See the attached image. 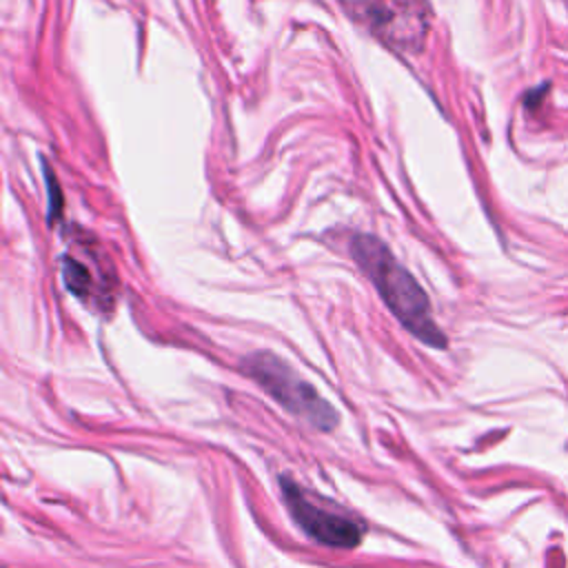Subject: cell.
<instances>
[{
	"instance_id": "cell-1",
	"label": "cell",
	"mask_w": 568,
	"mask_h": 568,
	"mask_svg": "<svg viewBox=\"0 0 568 568\" xmlns=\"http://www.w3.org/2000/svg\"><path fill=\"white\" fill-rule=\"evenodd\" d=\"M348 248L395 320L419 342L433 348H446V335L433 320L426 291L410 275V271L397 262L388 246L375 235L357 233L351 237Z\"/></svg>"
},
{
	"instance_id": "cell-2",
	"label": "cell",
	"mask_w": 568,
	"mask_h": 568,
	"mask_svg": "<svg viewBox=\"0 0 568 568\" xmlns=\"http://www.w3.org/2000/svg\"><path fill=\"white\" fill-rule=\"evenodd\" d=\"M242 368L286 410L304 417L315 428L331 430L339 422L333 406L277 355L266 351L253 353L244 357Z\"/></svg>"
},
{
	"instance_id": "cell-3",
	"label": "cell",
	"mask_w": 568,
	"mask_h": 568,
	"mask_svg": "<svg viewBox=\"0 0 568 568\" xmlns=\"http://www.w3.org/2000/svg\"><path fill=\"white\" fill-rule=\"evenodd\" d=\"M353 16L388 49L413 55L426 44L433 22L428 0H353Z\"/></svg>"
},
{
	"instance_id": "cell-4",
	"label": "cell",
	"mask_w": 568,
	"mask_h": 568,
	"mask_svg": "<svg viewBox=\"0 0 568 568\" xmlns=\"http://www.w3.org/2000/svg\"><path fill=\"white\" fill-rule=\"evenodd\" d=\"M284 504L295 524L315 541L331 548H355L364 535V524L320 499H313L293 479H280Z\"/></svg>"
},
{
	"instance_id": "cell-5",
	"label": "cell",
	"mask_w": 568,
	"mask_h": 568,
	"mask_svg": "<svg viewBox=\"0 0 568 568\" xmlns=\"http://www.w3.org/2000/svg\"><path fill=\"white\" fill-rule=\"evenodd\" d=\"M62 280L67 284V288L78 295V297H87V295H93V280H91V273L87 271L84 264H80L78 260L64 255L62 260Z\"/></svg>"
},
{
	"instance_id": "cell-6",
	"label": "cell",
	"mask_w": 568,
	"mask_h": 568,
	"mask_svg": "<svg viewBox=\"0 0 568 568\" xmlns=\"http://www.w3.org/2000/svg\"><path fill=\"white\" fill-rule=\"evenodd\" d=\"M44 169H47L44 175H47V191H49V220H53L62 211V197H60V186H58L55 175H51L49 166H44Z\"/></svg>"
}]
</instances>
